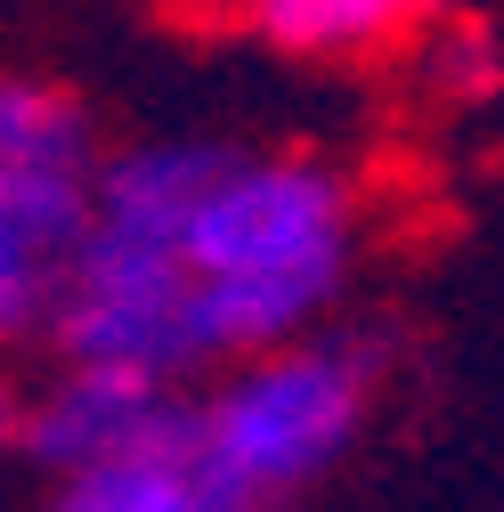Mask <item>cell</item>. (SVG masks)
Here are the masks:
<instances>
[{"instance_id":"1","label":"cell","mask_w":504,"mask_h":512,"mask_svg":"<svg viewBox=\"0 0 504 512\" xmlns=\"http://www.w3.org/2000/svg\"><path fill=\"white\" fill-rule=\"evenodd\" d=\"M212 366L277 350L326 317L358 252V196L309 155H228L179 228Z\"/></svg>"},{"instance_id":"2","label":"cell","mask_w":504,"mask_h":512,"mask_svg":"<svg viewBox=\"0 0 504 512\" xmlns=\"http://www.w3.org/2000/svg\"><path fill=\"white\" fill-rule=\"evenodd\" d=\"M374 399L366 342H277L236 358L212 399H196V488L204 512H277L293 488L334 472Z\"/></svg>"},{"instance_id":"3","label":"cell","mask_w":504,"mask_h":512,"mask_svg":"<svg viewBox=\"0 0 504 512\" xmlns=\"http://www.w3.org/2000/svg\"><path fill=\"white\" fill-rule=\"evenodd\" d=\"M49 342L66 366H147L163 382L212 366L204 317H196V269H187L179 236L82 220L66 252V285L49 309Z\"/></svg>"},{"instance_id":"4","label":"cell","mask_w":504,"mask_h":512,"mask_svg":"<svg viewBox=\"0 0 504 512\" xmlns=\"http://www.w3.org/2000/svg\"><path fill=\"white\" fill-rule=\"evenodd\" d=\"M187 423H196V399L147 366H66L41 399H25L17 456H33L41 472H82L114 447H139Z\"/></svg>"},{"instance_id":"5","label":"cell","mask_w":504,"mask_h":512,"mask_svg":"<svg viewBox=\"0 0 504 512\" xmlns=\"http://www.w3.org/2000/svg\"><path fill=\"white\" fill-rule=\"evenodd\" d=\"M82 220H90L82 171H0V342L49 326Z\"/></svg>"},{"instance_id":"6","label":"cell","mask_w":504,"mask_h":512,"mask_svg":"<svg viewBox=\"0 0 504 512\" xmlns=\"http://www.w3.org/2000/svg\"><path fill=\"white\" fill-rule=\"evenodd\" d=\"M228 147H196V139H147L131 155H106L90 171V220L114 228H147V236H179L196 196L220 179Z\"/></svg>"},{"instance_id":"7","label":"cell","mask_w":504,"mask_h":512,"mask_svg":"<svg viewBox=\"0 0 504 512\" xmlns=\"http://www.w3.org/2000/svg\"><path fill=\"white\" fill-rule=\"evenodd\" d=\"M49 512H204L196 488V423L139 439V447H114V456L82 464V472H57Z\"/></svg>"},{"instance_id":"8","label":"cell","mask_w":504,"mask_h":512,"mask_svg":"<svg viewBox=\"0 0 504 512\" xmlns=\"http://www.w3.org/2000/svg\"><path fill=\"white\" fill-rule=\"evenodd\" d=\"M244 9L252 33L285 57H366L439 17V0H244Z\"/></svg>"},{"instance_id":"9","label":"cell","mask_w":504,"mask_h":512,"mask_svg":"<svg viewBox=\"0 0 504 512\" xmlns=\"http://www.w3.org/2000/svg\"><path fill=\"white\" fill-rule=\"evenodd\" d=\"M0 171H98L90 163V114L74 90L0 74Z\"/></svg>"},{"instance_id":"10","label":"cell","mask_w":504,"mask_h":512,"mask_svg":"<svg viewBox=\"0 0 504 512\" xmlns=\"http://www.w3.org/2000/svg\"><path fill=\"white\" fill-rule=\"evenodd\" d=\"M439 82L464 90V98H488V90L504 82V49H496L480 25H456V41L439 49Z\"/></svg>"},{"instance_id":"11","label":"cell","mask_w":504,"mask_h":512,"mask_svg":"<svg viewBox=\"0 0 504 512\" xmlns=\"http://www.w3.org/2000/svg\"><path fill=\"white\" fill-rule=\"evenodd\" d=\"M17 423H25V391L0 374V447H17Z\"/></svg>"}]
</instances>
